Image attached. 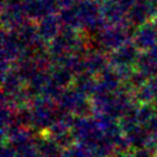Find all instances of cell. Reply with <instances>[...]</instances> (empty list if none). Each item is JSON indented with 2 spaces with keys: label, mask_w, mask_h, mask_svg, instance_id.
Returning <instances> with one entry per match:
<instances>
[]
</instances>
